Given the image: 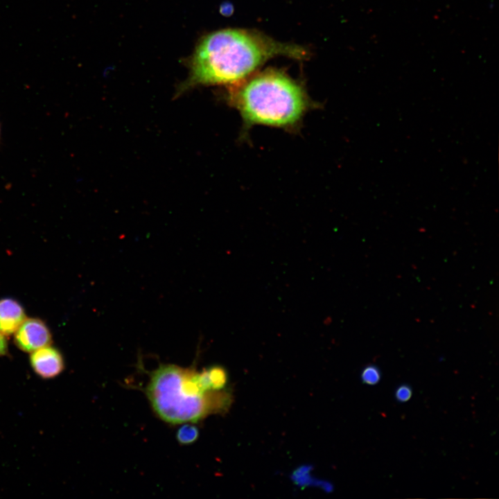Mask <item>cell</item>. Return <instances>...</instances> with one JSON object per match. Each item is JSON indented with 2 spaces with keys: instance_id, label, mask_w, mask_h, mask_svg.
<instances>
[{
  "instance_id": "7",
  "label": "cell",
  "mask_w": 499,
  "mask_h": 499,
  "mask_svg": "<svg viewBox=\"0 0 499 499\" xmlns=\"http://www.w3.org/2000/svg\"><path fill=\"white\" fill-rule=\"evenodd\" d=\"M207 370L212 389L214 390L222 389L227 382V374L225 369L221 366H213Z\"/></svg>"
},
{
  "instance_id": "3",
  "label": "cell",
  "mask_w": 499,
  "mask_h": 499,
  "mask_svg": "<svg viewBox=\"0 0 499 499\" xmlns=\"http://www.w3.org/2000/svg\"><path fill=\"white\" fill-rule=\"evenodd\" d=\"M231 86L229 103L248 127L261 124L293 128L310 106L303 87L277 70H265Z\"/></svg>"
},
{
  "instance_id": "11",
  "label": "cell",
  "mask_w": 499,
  "mask_h": 499,
  "mask_svg": "<svg viewBox=\"0 0 499 499\" xmlns=\"http://www.w3.org/2000/svg\"><path fill=\"white\" fill-rule=\"evenodd\" d=\"M411 388L406 385H403L398 387L395 394L396 399L401 402H405L408 401L411 398Z\"/></svg>"
},
{
  "instance_id": "12",
  "label": "cell",
  "mask_w": 499,
  "mask_h": 499,
  "mask_svg": "<svg viewBox=\"0 0 499 499\" xmlns=\"http://www.w3.org/2000/svg\"><path fill=\"white\" fill-rule=\"evenodd\" d=\"M8 351V344L6 335L0 331V357L6 356Z\"/></svg>"
},
{
  "instance_id": "6",
  "label": "cell",
  "mask_w": 499,
  "mask_h": 499,
  "mask_svg": "<svg viewBox=\"0 0 499 499\" xmlns=\"http://www.w3.org/2000/svg\"><path fill=\"white\" fill-rule=\"evenodd\" d=\"M26 319L23 306L15 299H0V331L5 335L14 334Z\"/></svg>"
},
{
  "instance_id": "13",
  "label": "cell",
  "mask_w": 499,
  "mask_h": 499,
  "mask_svg": "<svg viewBox=\"0 0 499 499\" xmlns=\"http://www.w3.org/2000/svg\"><path fill=\"white\" fill-rule=\"evenodd\" d=\"M0 136H1V127H0Z\"/></svg>"
},
{
  "instance_id": "2",
  "label": "cell",
  "mask_w": 499,
  "mask_h": 499,
  "mask_svg": "<svg viewBox=\"0 0 499 499\" xmlns=\"http://www.w3.org/2000/svg\"><path fill=\"white\" fill-rule=\"evenodd\" d=\"M151 407L171 424L195 423L207 416L226 411L231 401L225 391L213 390L208 370L161 365L154 370L145 389Z\"/></svg>"
},
{
  "instance_id": "8",
  "label": "cell",
  "mask_w": 499,
  "mask_h": 499,
  "mask_svg": "<svg viewBox=\"0 0 499 499\" xmlns=\"http://www.w3.org/2000/svg\"><path fill=\"white\" fill-rule=\"evenodd\" d=\"M199 436V430L194 425L185 423L177 432V439L181 444L187 445L195 442Z\"/></svg>"
},
{
  "instance_id": "10",
  "label": "cell",
  "mask_w": 499,
  "mask_h": 499,
  "mask_svg": "<svg viewBox=\"0 0 499 499\" xmlns=\"http://www.w3.org/2000/svg\"><path fill=\"white\" fill-rule=\"evenodd\" d=\"M309 469L310 467L303 466L295 471L292 476L295 483L300 486L307 485L310 482Z\"/></svg>"
},
{
  "instance_id": "4",
  "label": "cell",
  "mask_w": 499,
  "mask_h": 499,
  "mask_svg": "<svg viewBox=\"0 0 499 499\" xmlns=\"http://www.w3.org/2000/svg\"><path fill=\"white\" fill-rule=\"evenodd\" d=\"M16 346L31 353L50 345L52 335L46 324L38 318H26L14 333Z\"/></svg>"
},
{
  "instance_id": "9",
  "label": "cell",
  "mask_w": 499,
  "mask_h": 499,
  "mask_svg": "<svg viewBox=\"0 0 499 499\" xmlns=\"http://www.w3.org/2000/svg\"><path fill=\"white\" fill-rule=\"evenodd\" d=\"M362 380L368 385H375L378 383L380 378V373L378 368L375 365L367 366L361 374Z\"/></svg>"
},
{
  "instance_id": "1",
  "label": "cell",
  "mask_w": 499,
  "mask_h": 499,
  "mask_svg": "<svg viewBox=\"0 0 499 499\" xmlns=\"http://www.w3.org/2000/svg\"><path fill=\"white\" fill-rule=\"evenodd\" d=\"M277 55L301 59L306 56V51L250 30L228 28L213 32L197 45L190 60L189 78L178 94L199 85H236Z\"/></svg>"
},
{
  "instance_id": "5",
  "label": "cell",
  "mask_w": 499,
  "mask_h": 499,
  "mask_svg": "<svg viewBox=\"0 0 499 499\" xmlns=\"http://www.w3.org/2000/svg\"><path fill=\"white\" fill-rule=\"evenodd\" d=\"M29 361L33 371L44 379L53 378L64 369L62 354L57 348L50 345L31 352Z\"/></svg>"
}]
</instances>
